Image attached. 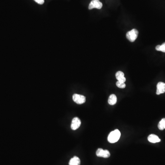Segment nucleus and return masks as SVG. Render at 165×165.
<instances>
[{"instance_id": "8", "label": "nucleus", "mask_w": 165, "mask_h": 165, "mask_svg": "<svg viewBox=\"0 0 165 165\" xmlns=\"http://www.w3.org/2000/svg\"><path fill=\"white\" fill-rule=\"evenodd\" d=\"M116 77L118 81L121 82H125L126 79L124 77V75L122 72L118 71L116 73Z\"/></svg>"}, {"instance_id": "10", "label": "nucleus", "mask_w": 165, "mask_h": 165, "mask_svg": "<svg viewBox=\"0 0 165 165\" xmlns=\"http://www.w3.org/2000/svg\"><path fill=\"white\" fill-rule=\"evenodd\" d=\"M80 158L75 156L70 160L69 165H80Z\"/></svg>"}, {"instance_id": "2", "label": "nucleus", "mask_w": 165, "mask_h": 165, "mask_svg": "<svg viewBox=\"0 0 165 165\" xmlns=\"http://www.w3.org/2000/svg\"><path fill=\"white\" fill-rule=\"evenodd\" d=\"M139 34V32L136 29H132L131 30L127 32L126 34V37L128 41L133 42L135 41Z\"/></svg>"}, {"instance_id": "7", "label": "nucleus", "mask_w": 165, "mask_h": 165, "mask_svg": "<svg viewBox=\"0 0 165 165\" xmlns=\"http://www.w3.org/2000/svg\"><path fill=\"white\" fill-rule=\"evenodd\" d=\"M165 92V83L163 82H158L157 85V90L156 94L158 95L163 94Z\"/></svg>"}, {"instance_id": "5", "label": "nucleus", "mask_w": 165, "mask_h": 165, "mask_svg": "<svg viewBox=\"0 0 165 165\" xmlns=\"http://www.w3.org/2000/svg\"><path fill=\"white\" fill-rule=\"evenodd\" d=\"M102 3L99 0H92L90 3L89 6V9L90 10L93 8H97L100 9L102 8Z\"/></svg>"}, {"instance_id": "1", "label": "nucleus", "mask_w": 165, "mask_h": 165, "mask_svg": "<svg viewBox=\"0 0 165 165\" xmlns=\"http://www.w3.org/2000/svg\"><path fill=\"white\" fill-rule=\"evenodd\" d=\"M121 136V132L118 130H116L111 132L109 134L107 140L110 143H115L119 140Z\"/></svg>"}, {"instance_id": "4", "label": "nucleus", "mask_w": 165, "mask_h": 165, "mask_svg": "<svg viewBox=\"0 0 165 165\" xmlns=\"http://www.w3.org/2000/svg\"><path fill=\"white\" fill-rule=\"evenodd\" d=\"M96 155L98 157H103L104 158H109L111 156L110 152L108 150H104L101 148H99L96 152Z\"/></svg>"}, {"instance_id": "13", "label": "nucleus", "mask_w": 165, "mask_h": 165, "mask_svg": "<svg viewBox=\"0 0 165 165\" xmlns=\"http://www.w3.org/2000/svg\"><path fill=\"white\" fill-rule=\"evenodd\" d=\"M156 50L157 51H162L165 52V42L163 43L161 45H158L156 47Z\"/></svg>"}, {"instance_id": "14", "label": "nucleus", "mask_w": 165, "mask_h": 165, "mask_svg": "<svg viewBox=\"0 0 165 165\" xmlns=\"http://www.w3.org/2000/svg\"><path fill=\"white\" fill-rule=\"evenodd\" d=\"M116 85L117 87L120 89H124L126 87V85L124 82H120L119 81L117 82Z\"/></svg>"}, {"instance_id": "6", "label": "nucleus", "mask_w": 165, "mask_h": 165, "mask_svg": "<svg viewBox=\"0 0 165 165\" xmlns=\"http://www.w3.org/2000/svg\"><path fill=\"white\" fill-rule=\"evenodd\" d=\"M81 124V122L80 118L77 117L73 118L72 121L71 125L72 130H77V128H79Z\"/></svg>"}, {"instance_id": "9", "label": "nucleus", "mask_w": 165, "mask_h": 165, "mask_svg": "<svg viewBox=\"0 0 165 165\" xmlns=\"http://www.w3.org/2000/svg\"><path fill=\"white\" fill-rule=\"evenodd\" d=\"M148 140L150 142L152 143H158L161 141V139H159L158 136L156 135L152 134V135H150L148 136Z\"/></svg>"}, {"instance_id": "3", "label": "nucleus", "mask_w": 165, "mask_h": 165, "mask_svg": "<svg viewBox=\"0 0 165 165\" xmlns=\"http://www.w3.org/2000/svg\"><path fill=\"white\" fill-rule=\"evenodd\" d=\"M73 101L77 104H82L85 103L86 101V97L82 95L75 94L72 96Z\"/></svg>"}, {"instance_id": "12", "label": "nucleus", "mask_w": 165, "mask_h": 165, "mask_svg": "<svg viewBox=\"0 0 165 165\" xmlns=\"http://www.w3.org/2000/svg\"><path fill=\"white\" fill-rule=\"evenodd\" d=\"M158 128L161 130L165 129V118H162L158 125Z\"/></svg>"}, {"instance_id": "15", "label": "nucleus", "mask_w": 165, "mask_h": 165, "mask_svg": "<svg viewBox=\"0 0 165 165\" xmlns=\"http://www.w3.org/2000/svg\"><path fill=\"white\" fill-rule=\"evenodd\" d=\"M34 1L38 4H41V5L44 4V2H45V0H34Z\"/></svg>"}, {"instance_id": "11", "label": "nucleus", "mask_w": 165, "mask_h": 165, "mask_svg": "<svg viewBox=\"0 0 165 165\" xmlns=\"http://www.w3.org/2000/svg\"><path fill=\"white\" fill-rule=\"evenodd\" d=\"M117 102V98L116 96L114 94L110 95V96L108 98V102L109 104L111 106L115 105Z\"/></svg>"}]
</instances>
